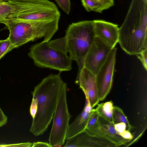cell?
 I'll list each match as a JSON object with an SVG mask.
<instances>
[{
    "label": "cell",
    "mask_w": 147,
    "mask_h": 147,
    "mask_svg": "<svg viewBox=\"0 0 147 147\" xmlns=\"http://www.w3.org/2000/svg\"><path fill=\"white\" fill-rule=\"evenodd\" d=\"M64 36L68 53L78 65V74L84 67V58L95 37L93 20L72 23L65 30Z\"/></svg>",
    "instance_id": "obj_5"
},
{
    "label": "cell",
    "mask_w": 147,
    "mask_h": 147,
    "mask_svg": "<svg viewBox=\"0 0 147 147\" xmlns=\"http://www.w3.org/2000/svg\"><path fill=\"white\" fill-rule=\"evenodd\" d=\"M60 18L49 20H33L19 22L4 21L3 24L9 30L8 37L11 43L9 52L31 41L43 38L50 40L59 28Z\"/></svg>",
    "instance_id": "obj_3"
},
{
    "label": "cell",
    "mask_w": 147,
    "mask_h": 147,
    "mask_svg": "<svg viewBox=\"0 0 147 147\" xmlns=\"http://www.w3.org/2000/svg\"><path fill=\"white\" fill-rule=\"evenodd\" d=\"M112 117L114 124L121 122L124 123L126 126V130L129 131L133 128V127L130 124L122 109L117 106L113 107Z\"/></svg>",
    "instance_id": "obj_17"
},
{
    "label": "cell",
    "mask_w": 147,
    "mask_h": 147,
    "mask_svg": "<svg viewBox=\"0 0 147 147\" xmlns=\"http://www.w3.org/2000/svg\"><path fill=\"white\" fill-rule=\"evenodd\" d=\"M95 110L93 109L92 111H89L84 107L74 121L69 125L66 134V140L85 130L88 121Z\"/></svg>",
    "instance_id": "obj_13"
},
{
    "label": "cell",
    "mask_w": 147,
    "mask_h": 147,
    "mask_svg": "<svg viewBox=\"0 0 147 147\" xmlns=\"http://www.w3.org/2000/svg\"><path fill=\"white\" fill-rule=\"evenodd\" d=\"M67 85L65 82L61 90L53 116V125L48 139L51 147L64 145L71 116L67 100Z\"/></svg>",
    "instance_id": "obj_7"
},
{
    "label": "cell",
    "mask_w": 147,
    "mask_h": 147,
    "mask_svg": "<svg viewBox=\"0 0 147 147\" xmlns=\"http://www.w3.org/2000/svg\"><path fill=\"white\" fill-rule=\"evenodd\" d=\"M119 134L123 138L130 140H131L133 138V136L130 131L126 130L119 133Z\"/></svg>",
    "instance_id": "obj_28"
},
{
    "label": "cell",
    "mask_w": 147,
    "mask_h": 147,
    "mask_svg": "<svg viewBox=\"0 0 147 147\" xmlns=\"http://www.w3.org/2000/svg\"><path fill=\"white\" fill-rule=\"evenodd\" d=\"M82 5L88 12L94 11L101 13L109 8L95 0H81Z\"/></svg>",
    "instance_id": "obj_18"
},
{
    "label": "cell",
    "mask_w": 147,
    "mask_h": 147,
    "mask_svg": "<svg viewBox=\"0 0 147 147\" xmlns=\"http://www.w3.org/2000/svg\"><path fill=\"white\" fill-rule=\"evenodd\" d=\"M32 143L30 142H27L22 143L19 144H8V145H1L0 146L3 147H32Z\"/></svg>",
    "instance_id": "obj_24"
},
{
    "label": "cell",
    "mask_w": 147,
    "mask_h": 147,
    "mask_svg": "<svg viewBox=\"0 0 147 147\" xmlns=\"http://www.w3.org/2000/svg\"><path fill=\"white\" fill-rule=\"evenodd\" d=\"M85 130L91 135L106 138L105 131L95 110L90 117Z\"/></svg>",
    "instance_id": "obj_15"
},
{
    "label": "cell",
    "mask_w": 147,
    "mask_h": 147,
    "mask_svg": "<svg viewBox=\"0 0 147 147\" xmlns=\"http://www.w3.org/2000/svg\"><path fill=\"white\" fill-rule=\"evenodd\" d=\"M10 0H0V3H3L8 2Z\"/></svg>",
    "instance_id": "obj_30"
},
{
    "label": "cell",
    "mask_w": 147,
    "mask_h": 147,
    "mask_svg": "<svg viewBox=\"0 0 147 147\" xmlns=\"http://www.w3.org/2000/svg\"><path fill=\"white\" fill-rule=\"evenodd\" d=\"M11 45L10 42L8 38L4 40H0V59L9 52Z\"/></svg>",
    "instance_id": "obj_20"
},
{
    "label": "cell",
    "mask_w": 147,
    "mask_h": 147,
    "mask_svg": "<svg viewBox=\"0 0 147 147\" xmlns=\"http://www.w3.org/2000/svg\"><path fill=\"white\" fill-rule=\"evenodd\" d=\"M59 7L66 13L69 14L71 9L70 0H55Z\"/></svg>",
    "instance_id": "obj_21"
},
{
    "label": "cell",
    "mask_w": 147,
    "mask_h": 147,
    "mask_svg": "<svg viewBox=\"0 0 147 147\" xmlns=\"http://www.w3.org/2000/svg\"><path fill=\"white\" fill-rule=\"evenodd\" d=\"M112 48L101 39L95 36L84 58V67L96 76Z\"/></svg>",
    "instance_id": "obj_9"
},
{
    "label": "cell",
    "mask_w": 147,
    "mask_h": 147,
    "mask_svg": "<svg viewBox=\"0 0 147 147\" xmlns=\"http://www.w3.org/2000/svg\"><path fill=\"white\" fill-rule=\"evenodd\" d=\"M147 48H146L142 50L136 55L138 58L141 61L146 71L147 70Z\"/></svg>",
    "instance_id": "obj_22"
},
{
    "label": "cell",
    "mask_w": 147,
    "mask_h": 147,
    "mask_svg": "<svg viewBox=\"0 0 147 147\" xmlns=\"http://www.w3.org/2000/svg\"><path fill=\"white\" fill-rule=\"evenodd\" d=\"M147 0H132L119 28L118 42L127 54L147 48Z\"/></svg>",
    "instance_id": "obj_1"
},
{
    "label": "cell",
    "mask_w": 147,
    "mask_h": 147,
    "mask_svg": "<svg viewBox=\"0 0 147 147\" xmlns=\"http://www.w3.org/2000/svg\"><path fill=\"white\" fill-rule=\"evenodd\" d=\"M117 48H113L107 59L95 76L97 93L100 101L103 100L109 93L113 84Z\"/></svg>",
    "instance_id": "obj_8"
},
{
    "label": "cell",
    "mask_w": 147,
    "mask_h": 147,
    "mask_svg": "<svg viewBox=\"0 0 147 147\" xmlns=\"http://www.w3.org/2000/svg\"><path fill=\"white\" fill-rule=\"evenodd\" d=\"M64 83L59 74H51L34 87L32 93L37 99L38 108L30 129L34 136L42 135L47 130Z\"/></svg>",
    "instance_id": "obj_2"
},
{
    "label": "cell",
    "mask_w": 147,
    "mask_h": 147,
    "mask_svg": "<svg viewBox=\"0 0 147 147\" xmlns=\"http://www.w3.org/2000/svg\"><path fill=\"white\" fill-rule=\"evenodd\" d=\"M96 36L98 37L113 48L118 42L119 27L118 25L102 20H93Z\"/></svg>",
    "instance_id": "obj_12"
},
{
    "label": "cell",
    "mask_w": 147,
    "mask_h": 147,
    "mask_svg": "<svg viewBox=\"0 0 147 147\" xmlns=\"http://www.w3.org/2000/svg\"><path fill=\"white\" fill-rule=\"evenodd\" d=\"M107 6L109 8L114 5V0H95Z\"/></svg>",
    "instance_id": "obj_27"
},
{
    "label": "cell",
    "mask_w": 147,
    "mask_h": 147,
    "mask_svg": "<svg viewBox=\"0 0 147 147\" xmlns=\"http://www.w3.org/2000/svg\"><path fill=\"white\" fill-rule=\"evenodd\" d=\"M8 2L13 5V10L4 21L49 20L60 17L57 6L48 0H10Z\"/></svg>",
    "instance_id": "obj_6"
},
{
    "label": "cell",
    "mask_w": 147,
    "mask_h": 147,
    "mask_svg": "<svg viewBox=\"0 0 147 147\" xmlns=\"http://www.w3.org/2000/svg\"><path fill=\"white\" fill-rule=\"evenodd\" d=\"M64 37L31 46L28 54L34 64L41 68H49L60 72L72 69V61L68 56Z\"/></svg>",
    "instance_id": "obj_4"
},
{
    "label": "cell",
    "mask_w": 147,
    "mask_h": 147,
    "mask_svg": "<svg viewBox=\"0 0 147 147\" xmlns=\"http://www.w3.org/2000/svg\"><path fill=\"white\" fill-rule=\"evenodd\" d=\"M32 147H51L49 143L42 142H34L32 143Z\"/></svg>",
    "instance_id": "obj_29"
},
{
    "label": "cell",
    "mask_w": 147,
    "mask_h": 147,
    "mask_svg": "<svg viewBox=\"0 0 147 147\" xmlns=\"http://www.w3.org/2000/svg\"><path fill=\"white\" fill-rule=\"evenodd\" d=\"M99 120L105 131L106 138L113 143L116 147L125 144L131 140L121 136L115 129L113 123H110L99 117Z\"/></svg>",
    "instance_id": "obj_14"
},
{
    "label": "cell",
    "mask_w": 147,
    "mask_h": 147,
    "mask_svg": "<svg viewBox=\"0 0 147 147\" xmlns=\"http://www.w3.org/2000/svg\"><path fill=\"white\" fill-rule=\"evenodd\" d=\"M114 127L115 130L119 134L126 130V125L123 122L114 124Z\"/></svg>",
    "instance_id": "obj_25"
},
{
    "label": "cell",
    "mask_w": 147,
    "mask_h": 147,
    "mask_svg": "<svg viewBox=\"0 0 147 147\" xmlns=\"http://www.w3.org/2000/svg\"><path fill=\"white\" fill-rule=\"evenodd\" d=\"M7 122V117L0 107V127L5 125Z\"/></svg>",
    "instance_id": "obj_26"
},
{
    "label": "cell",
    "mask_w": 147,
    "mask_h": 147,
    "mask_svg": "<svg viewBox=\"0 0 147 147\" xmlns=\"http://www.w3.org/2000/svg\"><path fill=\"white\" fill-rule=\"evenodd\" d=\"M64 147H113L115 145L108 140L91 135L84 130L67 140Z\"/></svg>",
    "instance_id": "obj_11"
},
{
    "label": "cell",
    "mask_w": 147,
    "mask_h": 147,
    "mask_svg": "<svg viewBox=\"0 0 147 147\" xmlns=\"http://www.w3.org/2000/svg\"><path fill=\"white\" fill-rule=\"evenodd\" d=\"M38 100L36 98L32 97V100L30 108V113L32 119L36 113L38 108Z\"/></svg>",
    "instance_id": "obj_23"
},
{
    "label": "cell",
    "mask_w": 147,
    "mask_h": 147,
    "mask_svg": "<svg viewBox=\"0 0 147 147\" xmlns=\"http://www.w3.org/2000/svg\"><path fill=\"white\" fill-rule=\"evenodd\" d=\"M113 107V102L110 101L98 104L95 110L100 117L110 123H113L112 117Z\"/></svg>",
    "instance_id": "obj_16"
},
{
    "label": "cell",
    "mask_w": 147,
    "mask_h": 147,
    "mask_svg": "<svg viewBox=\"0 0 147 147\" xmlns=\"http://www.w3.org/2000/svg\"><path fill=\"white\" fill-rule=\"evenodd\" d=\"M87 98L92 108L100 101L96 85L95 75L84 67L78 74L75 81Z\"/></svg>",
    "instance_id": "obj_10"
},
{
    "label": "cell",
    "mask_w": 147,
    "mask_h": 147,
    "mask_svg": "<svg viewBox=\"0 0 147 147\" xmlns=\"http://www.w3.org/2000/svg\"><path fill=\"white\" fill-rule=\"evenodd\" d=\"M13 5L8 2L0 3V23H2L12 12Z\"/></svg>",
    "instance_id": "obj_19"
}]
</instances>
